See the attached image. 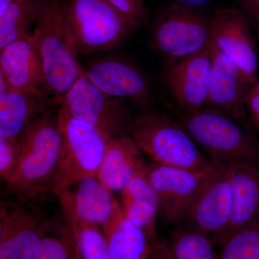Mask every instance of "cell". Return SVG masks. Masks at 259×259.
<instances>
[{"instance_id":"6da1fadb","label":"cell","mask_w":259,"mask_h":259,"mask_svg":"<svg viewBox=\"0 0 259 259\" xmlns=\"http://www.w3.org/2000/svg\"><path fill=\"white\" fill-rule=\"evenodd\" d=\"M32 36L41 61L42 90L57 101L85 70L78 53L63 0H37Z\"/></svg>"},{"instance_id":"7a4b0ae2","label":"cell","mask_w":259,"mask_h":259,"mask_svg":"<svg viewBox=\"0 0 259 259\" xmlns=\"http://www.w3.org/2000/svg\"><path fill=\"white\" fill-rule=\"evenodd\" d=\"M62 136L58 110L49 109L35 119L18 139V163L6 183L10 193L32 199L54 193L60 165Z\"/></svg>"},{"instance_id":"3957f363","label":"cell","mask_w":259,"mask_h":259,"mask_svg":"<svg viewBox=\"0 0 259 259\" xmlns=\"http://www.w3.org/2000/svg\"><path fill=\"white\" fill-rule=\"evenodd\" d=\"M234 116L203 107L184 113L180 123L211 161L256 166L259 142Z\"/></svg>"},{"instance_id":"277c9868","label":"cell","mask_w":259,"mask_h":259,"mask_svg":"<svg viewBox=\"0 0 259 259\" xmlns=\"http://www.w3.org/2000/svg\"><path fill=\"white\" fill-rule=\"evenodd\" d=\"M132 137L141 151L158 164L194 171L212 166L180 122L152 110L144 109L136 116Z\"/></svg>"},{"instance_id":"5b68a950","label":"cell","mask_w":259,"mask_h":259,"mask_svg":"<svg viewBox=\"0 0 259 259\" xmlns=\"http://www.w3.org/2000/svg\"><path fill=\"white\" fill-rule=\"evenodd\" d=\"M65 10L78 54L115 49L138 28L105 0H67Z\"/></svg>"},{"instance_id":"8992f818","label":"cell","mask_w":259,"mask_h":259,"mask_svg":"<svg viewBox=\"0 0 259 259\" xmlns=\"http://www.w3.org/2000/svg\"><path fill=\"white\" fill-rule=\"evenodd\" d=\"M58 120L62 150L55 194L81 179L97 177L109 142L95 127L72 117L64 107L58 108Z\"/></svg>"},{"instance_id":"52a82bcc","label":"cell","mask_w":259,"mask_h":259,"mask_svg":"<svg viewBox=\"0 0 259 259\" xmlns=\"http://www.w3.org/2000/svg\"><path fill=\"white\" fill-rule=\"evenodd\" d=\"M70 115L93 126L109 141L132 136L134 119L120 99L107 95L83 74L57 101Z\"/></svg>"},{"instance_id":"ba28073f","label":"cell","mask_w":259,"mask_h":259,"mask_svg":"<svg viewBox=\"0 0 259 259\" xmlns=\"http://www.w3.org/2000/svg\"><path fill=\"white\" fill-rule=\"evenodd\" d=\"M210 24L211 19L199 10L173 5L163 12L156 21L153 45L171 61L185 59L209 47Z\"/></svg>"},{"instance_id":"9c48e42d","label":"cell","mask_w":259,"mask_h":259,"mask_svg":"<svg viewBox=\"0 0 259 259\" xmlns=\"http://www.w3.org/2000/svg\"><path fill=\"white\" fill-rule=\"evenodd\" d=\"M64 219L75 234L84 228L100 230L122 210V206L96 177L76 181L56 194Z\"/></svg>"},{"instance_id":"30bf717a","label":"cell","mask_w":259,"mask_h":259,"mask_svg":"<svg viewBox=\"0 0 259 259\" xmlns=\"http://www.w3.org/2000/svg\"><path fill=\"white\" fill-rule=\"evenodd\" d=\"M22 201L20 197L16 202L1 203L0 259H35L54 224L41 211Z\"/></svg>"},{"instance_id":"8fae6325","label":"cell","mask_w":259,"mask_h":259,"mask_svg":"<svg viewBox=\"0 0 259 259\" xmlns=\"http://www.w3.org/2000/svg\"><path fill=\"white\" fill-rule=\"evenodd\" d=\"M212 169L186 216L191 228L220 241L231 222L233 191L228 163L213 162Z\"/></svg>"},{"instance_id":"7c38bea8","label":"cell","mask_w":259,"mask_h":259,"mask_svg":"<svg viewBox=\"0 0 259 259\" xmlns=\"http://www.w3.org/2000/svg\"><path fill=\"white\" fill-rule=\"evenodd\" d=\"M212 166L194 171L156 163L148 165L146 177L157 194L162 217L169 222L185 219Z\"/></svg>"},{"instance_id":"4fadbf2b","label":"cell","mask_w":259,"mask_h":259,"mask_svg":"<svg viewBox=\"0 0 259 259\" xmlns=\"http://www.w3.org/2000/svg\"><path fill=\"white\" fill-rule=\"evenodd\" d=\"M211 42L239 67L251 84L258 81V58L249 24L235 8L218 10L211 18Z\"/></svg>"},{"instance_id":"5bb4252c","label":"cell","mask_w":259,"mask_h":259,"mask_svg":"<svg viewBox=\"0 0 259 259\" xmlns=\"http://www.w3.org/2000/svg\"><path fill=\"white\" fill-rule=\"evenodd\" d=\"M212 64L209 44L204 50L177 61L167 69L165 74L167 87L184 113L205 107Z\"/></svg>"},{"instance_id":"9a60e30c","label":"cell","mask_w":259,"mask_h":259,"mask_svg":"<svg viewBox=\"0 0 259 259\" xmlns=\"http://www.w3.org/2000/svg\"><path fill=\"white\" fill-rule=\"evenodd\" d=\"M212 74L205 107L241 120L246 117L245 97L251 83L238 66L210 41Z\"/></svg>"},{"instance_id":"2e32d148","label":"cell","mask_w":259,"mask_h":259,"mask_svg":"<svg viewBox=\"0 0 259 259\" xmlns=\"http://www.w3.org/2000/svg\"><path fill=\"white\" fill-rule=\"evenodd\" d=\"M85 70L91 82L107 95L127 99L140 106L147 107L151 89L146 76L134 65L118 59L97 61Z\"/></svg>"},{"instance_id":"e0dca14e","label":"cell","mask_w":259,"mask_h":259,"mask_svg":"<svg viewBox=\"0 0 259 259\" xmlns=\"http://www.w3.org/2000/svg\"><path fill=\"white\" fill-rule=\"evenodd\" d=\"M0 78L10 91L42 90L41 61L32 33L0 49Z\"/></svg>"},{"instance_id":"ac0fdd59","label":"cell","mask_w":259,"mask_h":259,"mask_svg":"<svg viewBox=\"0 0 259 259\" xmlns=\"http://www.w3.org/2000/svg\"><path fill=\"white\" fill-rule=\"evenodd\" d=\"M132 136L109 141L97 177L110 192H120L135 177L144 175L148 165Z\"/></svg>"},{"instance_id":"d6986e66","label":"cell","mask_w":259,"mask_h":259,"mask_svg":"<svg viewBox=\"0 0 259 259\" xmlns=\"http://www.w3.org/2000/svg\"><path fill=\"white\" fill-rule=\"evenodd\" d=\"M54 105L55 99L44 90L0 94V137L19 139L32 122Z\"/></svg>"},{"instance_id":"ffe728a7","label":"cell","mask_w":259,"mask_h":259,"mask_svg":"<svg viewBox=\"0 0 259 259\" xmlns=\"http://www.w3.org/2000/svg\"><path fill=\"white\" fill-rule=\"evenodd\" d=\"M228 168L233 191V203L226 236L259 222L258 168L243 162L228 163Z\"/></svg>"},{"instance_id":"44dd1931","label":"cell","mask_w":259,"mask_h":259,"mask_svg":"<svg viewBox=\"0 0 259 259\" xmlns=\"http://www.w3.org/2000/svg\"><path fill=\"white\" fill-rule=\"evenodd\" d=\"M121 193V206L125 217L151 240L156 239L159 202L146 173L133 179Z\"/></svg>"},{"instance_id":"7402d4cb","label":"cell","mask_w":259,"mask_h":259,"mask_svg":"<svg viewBox=\"0 0 259 259\" xmlns=\"http://www.w3.org/2000/svg\"><path fill=\"white\" fill-rule=\"evenodd\" d=\"M101 231L112 259H148L153 240L120 211Z\"/></svg>"},{"instance_id":"603a6c76","label":"cell","mask_w":259,"mask_h":259,"mask_svg":"<svg viewBox=\"0 0 259 259\" xmlns=\"http://www.w3.org/2000/svg\"><path fill=\"white\" fill-rule=\"evenodd\" d=\"M37 0H13L0 14V49L30 35Z\"/></svg>"},{"instance_id":"cb8c5ba5","label":"cell","mask_w":259,"mask_h":259,"mask_svg":"<svg viewBox=\"0 0 259 259\" xmlns=\"http://www.w3.org/2000/svg\"><path fill=\"white\" fill-rule=\"evenodd\" d=\"M167 243L171 259H218L212 237L191 227L177 230Z\"/></svg>"},{"instance_id":"d4e9b609","label":"cell","mask_w":259,"mask_h":259,"mask_svg":"<svg viewBox=\"0 0 259 259\" xmlns=\"http://www.w3.org/2000/svg\"><path fill=\"white\" fill-rule=\"evenodd\" d=\"M35 259H81L77 238L66 220L61 224L54 223L42 240Z\"/></svg>"},{"instance_id":"484cf974","label":"cell","mask_w":259,"mask_h":259,"mask_svg":"<svg viewBox=\"0 0 259 259\" xmlns=\"http://www.w3.org/2000/svg\"><path fill=\"white\" fill-rule=\"evenodd\" d=\"M221 241L218 259H259V222L230 233Z\"/></svg>"},{"instance_id":"4316f807","label":"cell","mask_w":259,"mask_h":259,"mask_svg":"<svg viewBox=\"0 0 259 259\" xmlns=\"http://www.w3.org/2000/svg\"><path fill=\"white\" fill-rule=\"evenodd\" d=\"M75 235L81 259H112L100 228H82Z\"/></svg>"},{"instance_id":"83f0119b","label":"cell","mask_w":259,"mask_h":259,"mask_svg":"<svg viewBox=\"0 0 259 259\" xmlns=\"http://www.w3.org/2000/svg\"><path fill=\"white\" fill-rule=\"evenodd\" d=\"M18 158V139L0 137V177L8 183L14 173Z\"/></svg>"},{"instance_id":"f1b7e54d","label":"cell","mask_w":259,"mask_h":259,"mask_svg":"<svg viewBox=\"0 0 259 259\" xmlns=\"http://www.w3.org/2000/svg\"><path fill=\"white\" fill-rule=\"evenodd\" d=\"M138 28L147 23L148 11L145 0H105Z\"/></svg>"},{"instance_id":"f546056e","label":"cell","mask_w":259,"mask_h":259,"mask_svg":"<svg viewBox=\"0 0 259 259\" xmlns=\"http://www.w3.org/2000/svg\"><path fill=\"white\" fill-rule=\"evenodd\" d=\"M245 105L250 122L259 132V80L248 90Z\"/></svg>"},{"instance_id":"4dcf8cb0","label":"cell","mask_w":259,"mask_h":259,"mask_svg":"<svg viewBox=\"0 0 259 259\" xmlns=\"http://www.w3.org/2000/svg\"><path fill=\"white\" fill-rule=\"evenodd\" d=\"M148 259H171L167 242L162 240H153Z\"/></svg>"},{"instance_id":"1f68e13d","label":"cell","mask_w":259,"mask_h":259,"mask_svg":"<svg viewBox=\"0 0 259 259\" xmlns=\"http://www.w3.org/2000/svg\"><path fill=\"white\" fill-rule=\"evenodd\" d=\"M245 10L259 23V0H241Z\"/></svg>"},{"instance_id":"d6a6232c","label":"cell","mask_w":259,"mask_h":259,"mask_svg":"<svg viewBox=\"0 0 259 259\" xmlns=\"http://www.w3.org/2000/svg\"><path fill=\"white\" fill-rule=\"evenodd\" d=\"M176 5L191 9L199 10V8L208 4L211 0H174Z\"/></svg>"},{"instance_id":"836d02e7","label":"cell","mask_w":259,"mask_h":259,"mask_svg":"<svg viewBox=\"0 0 259 259\" xmlns=\"http://www.w3.org/2000/svg\"><path fill=\"white\" fill-rule=\"evenodd\" d=\"M13 1V0H0V14H2L8 8Z\"/></svg>"}]
</instances>
